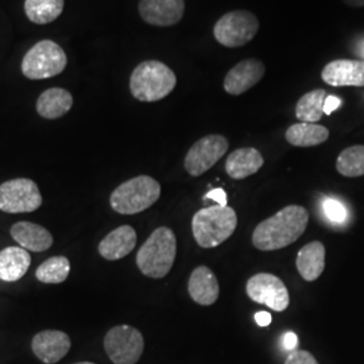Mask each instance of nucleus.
Segmentation results:
<instances>
[{
	"mask_svg": "<svg viewBox=\"0 0 364 364\" xmlns=\"http://www.w3.org/2000/svg\"><path fill=\"white\" fill-rule=\"evenodd\" d=\"M309 221L308 210L301 205H287L262 221L252 234V245L260 251H275L297 242Z\"/></svg>",
	"mask_w": 364,
	"mask_h": 364,
	"instance_id": "1",
	"label": "nucleus"
},
{
	"mask_svg": "<svg viewBox=\"0 0 364 364\" xmlns=\"http://www.w3.org/2000/svg\"><path fill=\"white\" fill-rule=\"evenodd\" d=\"M177 76L161 61H144L134 69L130 77L131 95L144 103H154L174 91Z\"/></svg>",
	"mask_w": 364,
	"mask_h": 364,
	"instance_id": "2",
	"label": "nucleus"
},
{
	"mask_svg": "<svg viewBox=\"0 0 364 364\" xmlns=\"http://www.w3.org/2000/svg\"><path fill=\"white\" fill-rule=\"evenodd\" d=\"M177 255V239L168 227H159L139 248L136 264L141 273L159 279L169 274Z\"/></svg>",
	"mask_w": 364,
	"mask_h": 364,
	"instance_id": "3",
	"label": "nucleus"
},
{
	"mask_svg": "<svg viewBox=\"0 0 364 364\" xmlns=\"http://www.w3.org/2000/svg\"><path fill=\"white\" fill-rule=\"evenodd\" d=\"M237 227V216L230 207H207L196 212L192 219V232L200 247L220 246L234 235Z\"/></svg>",
	"mask_w": 364,
	"mask_h": 364,
	"instance_id": "4",
	"label": "nucleus"
},
{
	"mask_svg": "<svg viewBox=\"0 0 364 364\" xmlns=\"http://www.w3.org/2000/svg\"><path fill=\"white\" fill-rule=\"evenodd\" d=\"M161 197V185L150 176L123 182L111 193L109 204L120 215H136L153 207Z\"/></svg>",
	"mask_w": 364,
	"mask_h": 364,
	"instance_id": "5",
	"label": "nucleus"
},
{
	"mask_svg": "<svg viewBox=\"0 0 364 364\" xmlns=\"http://www.w3.org/2000/svg\"><path fill=\"white\" fill-rule=\"evenodd\" d=\"M64 49L49 39L36 43L22 60V73L30 80H42L61 75L66 68Z\"/></svg>",
	"mask_w": 364,
	"mask_h": 364,
	"instance_id": "6",
	"label": "nucleus"
},
{
	"mask_svg": "<svg viewBox=\"0 0 364 364\" xmlns=\"http://www.w3.org/2000/svg\"><path fill=\"white\" fill-rule=\"evenodd\" d=\"M259 31V21L248 10L224 14L213 27V37L221 46L234 49L247 45Z\"/></svg>",
	"mask_w": 364,
	"mask_h": 364,
	"instance_id": "7",
	"label": "nucleus"
},
{
	"mask_svg": "<svg viewBox=\"0 0 364 364\" xmlns=\"http://www.w3.org/2000/svg\"><path fill=\"white\" fill-rule=\"evenodd\" d=\"M105 350L114 364L138 363L144 353V336L134 326H114L105 335Z\"/></svg>",
	"mask_w": 364,
	"mask_h": 364,
	"instance_id": "8",
	"label": "nucleus"
},
{
	"mask_svg": "<svg viewBox=\"0 0 364 364\" xmlns=\"http://www.w3.org/2000/svg\"><path fill=\"white\" fill-rule=\"evenodd\" d=\"M42 205L38 185L28 178H15L0 185V210L30 213Z\"/></svg>",
	"mask_w": 364,
	"mask_h": 364,
	"instance_id": "9",
	"label": "nucleus"
},
{
	"mask_svg": "<svg viewBox=\"0 0 364 364\" xmlns=\"http://www.w3.org/2000/svg\"><path fill=\"white\" fill-rule=\"evenodd\" d=\"M230 142L225 136L219 134L207 135L198 139L188 151L183 161L185 170L192 177H200L210 168H213L225 153L228 151Z\"/></svg>",
	"mask_w": 364,
	"mask_h": 364,
	"instance_id": "10",
	"label": "nucleus"
},
{
	"mask_svg": "<svg viewBox=\"0 0 364 364\" xmlns=\"http://www.w3.org/2000/svg\"><path fill=\"white\" fill-rule=\"evenodd\" d=\"M246 291L254 302L266 305L275 312H284L290 304L287 285L274 274H255L248 279Z\"/></svg>",
	"mask_w": 364,
	"mask_h": 364,
	"instance_id": "11",
	"label": "nucleus"
},
{
	"mask_svg": "<svg viewBox=\"0 0 364 364\" xmlns=\"http://www.w3.org/2000/svg\"><path fill=\"white\" fill-rule=\"evenodd\" d=\"M266 73V66L258 58H247L236 65L224 77V91L239 96L254 88Z\"/></svg>",
	"mask_w": 364,
	"mask_h": 364,
	"instance_id": "12",
	"label": "nucleus"
},
{
	"mask_svg": "<svg viewBox=\"0 0 364 364\" xmlns=\"http://www.w3.org/2000/svg\"><path fill=\"white\" fill-rule=\"evenodd\" d=\"M139 15L153 26L177 25L185 14V0H139Z\"/></svg>",
	"mask_w": 364,
	"mask_h": 364,
	"instance_id": "13",
	"label": "nucleus"
},
{
	"mask_svg": "<svg viewBox=\"0 0 364 364\" xmlns=\"http://www.w3.org/2000/svg\"><path fill=\"white\" fill-rule=\"evenodd\" d=\"M70 338L61 331H42L31 341V350L45 364L58 363L70 350Z\"/></svg>",
	"mask_w": 364,
	"mask_h": 364,
	"instance_id": "14",
	"label": "nucleus"
},
{
	"mask_svg": "<svg viewBox=\"0 0 364 364\" xmlns=\"http://www.w3.org/2000/svg\"><path fill=\"white\" fill-rule=\"evenodd\" d=\"M321 78L332 87H364V61L335 60L326 64Z\"/></svg>",
	"mask_w": 364,
	"mask_h": 364,
	"instance_id": "15",
	"label": "nucleus"
},
{
	"mask_svg": "<svg viewBox=\"0 0 364 364\" xmlns=\"http://www.w3.org/2000/svg\"><path fill=\"white\" fill-rule=\"evenodd\" d=\"M189 296L203 306L213 305L220 294V287L215 273L207 266H198L191 274L188 282Z\"/></svg>",
	"mask_w": 364,
	"mask_h": 364,
	"instance_id": "16",
	"label": "nucleus"
},
{
	"mask_svg": "<svg viewBox=\"0 0 364 364\" xmlns=\"http://www.w3.org/2000/svg\"><path fill=\"white\" fill-rule=\"evenodd\" d=\"M10 232L14 240L27 251L43 252L53 246L52 234L42 225L30 221H19L14 224Z\"/></svg>",
	"mask_w": 364,
	"mask_h": 364,
	"instance_id": "17",
	"label": "nucleus"
},
{
	"mask_svg": "<svg viewBox=\"0 0 364 364\" xmlns=\"http://www.w3.org/2000/svg\"><path fill=\"white\" fill-rule=\"evenodd\" d=\"M136 246V232L131 225H122L105 236L99 245V254L107 260H119Z\"/></svg>",
	"mask_w": 364,
	"mask_h": 364,
	"instance_id": "18",
	"label": "nucleus"
},
{
	"mask_svg": "<svg viewBox=\"0 0 364 364\" xmlns=\"http://www.w3.org/2000/svg\"><path fill=\"white\" fill-rule=\"evenodd\" d=\"M264 159L254 147H242L232 151L225 161V171L234 180H245L259 171Z\"/></svg>",
	"mask_w": 364,
	"mask_h": 364,
	"instance_id": "19",
	"label": "nucleus"
},
{
	"mask_svg": "<svg viewBox=\"0 0 364 364\" xmlns=\"http://www.w3.org/2000/svg\"><path fill=\"white\" fill-rule=\"evenodd\" d=\"M299 275L306 281H316L326 269V247L321 242H311L301 248L296 260Z\"/></svg>",
	"mask_w": 364,
	"mask_h": 364,
	"instance_id": "20",
	"label": "nucleus"
},
{
	"mask_svg": "<svg viewBox=\"0 0 364 364\" xmlns=\"http://www.w3.org/2000/svg\"><path fill=\"white\" fill-rule=\"evenodd\" d=\"M31 264L28 251L21 247H7L0 251V279L16 282L25 277Z\"/></svg>",
	"mask_w": 364,
	"mask_h": 364,
	"instance_id": "21",
	"label": "nucleus"
},
{
	"mask_svg": "<svg viewBox=\"0 0 364 364\" xmlns=\"http://www.w3.org/2000/svg\"><path fill=\"white\" fill-rule=\"evenodd\" d=\"M73 97L64 88H50L43 92L37 102V111L45 119H58L70 111Z\"/></svg>",
	"mask_w": 364,
	"mask_h": 364,
	"instance_id": "22",
	"label": "nucleus"
},
{
	"mask_svg": "<svg viewBox=\"0 0 364 364\" xmlns=\"http://www.w3.org/2000/svg\"><path fill=\"white\" fill-rule=\"evenodd\" d=\"M287 142L296 147H313L324 144L329 138V130L316 123H297L290 126L285 134Z\"/></svg>",
	"mask_w": 364,
	"mask_h": 364,
	"instance_id": "23",
	"label": "nucleus"
},
{
	"mask_svg": "<svg viewBox=\"0 0 364 364\" xmlns=\"http://www.w3.org/2000/svg\"><path fill=\"white\" fill-rule=\"evenodd\" d=\"M326 90H313L305 93L296 105V117L302 123H317L324 117V105L326 99Z\"/></svg>",
	"mask_w": 364,
	"mask_h": 364,
	"instance_id": "24",
	"label": "nucleus"
},
{
	"mask_svg": "<svg viewBox=\"0 0 364 364\" xmlns=\"http://www.w3.org/2000/svg\"><path fill=\"white\" fill-rule=\"evenodd\" d=\"M64 4V0H26L25 13L33 23L48 25L63 14Z\"/></svg>",
	"mask_w": 364,
	"mask_h": 364,
	"instance_id": "25",
	"label": "nucleus"
},
{
	"mask_svg": "<svg viewBox=\"0 0 364 364\" xmlns=\"http://www.w3.org/2000/svg\"><path fill=\"white\" fill-rule=\"evenodd\" d=\"M70 273V262L66 257H53L45 260L36 272L42 284H63Z\"/></svg>",
	"mask_w": 364,
	"mask_h": 364,
	"instance_id": "26",
	"label": "nucleus"
},
{
	"mask_svg": "<svg viewBox=\"0 0 364 364\" xmlns=\"http://www.w3.org/2000/svg\"><path fill=\"white\" fill-rule=\"evenodd\" d=\"M336 169L344 177L364 176V146H352L343 150L338 156Z\"/></svg>",
	"mask_w": 364,
	"mask_h": 364,
	"instance_id": "27",
	"label": "nucleus"
},
{
	"mask_svg": "<svg viewBox=\"0 0 364 364\" xmlns=\"http://www.w3.org/2000/svg\"><path fill=\"white\" fill-rule=\"evenodd\" d=\"M323 210L326 219L333 224H344L348 219V212L341 201L333 197H326L323 201Z\"/></svg>",
	"mask_w": 364,
	"mask_h": 364,
	"instance_id": "28",
	"label": "nucleus"
},
{
	"mask_svg": "<svg viewBox=\"0 0 364 364\" xmlns=\"http://www.w3.org/2000/svg\"><path fill=\"white\" fill-rule=\"evenodd\" d=\"M285 364H318V362L311 352L294 350L289 353Z\"/></svg>",
	"mask_w": 364,
	"mask_h": 364,
	"instance_id": "29",
	"label": "nucleus"
},
{
	"mask_svg": "<svg viewBox=\"0 0 364 364\" xmlns=\"http://www.w3.org/2000/svg\"><path fill=\"white\" fill-rule=\"evenodd\" d=\"M205 198L216 201V203H218V205H220V207H227V193H225L223 189H220V188H218V189H212L210 192L207 193Z\"/></svg>",
	"mask_w": 364,
	"mask_h": 364,
	"instance_id": "30",
	"label": "nucleus"
},
{
	"mask_svg": "<svg viewBox=\"0 0 364 364\" xmlns=\"http://www.w3.org/2000/svg\"><path fill=\"white\" fill-rule=\"evenodd\" d=\"M341 100L336 97V96H333V95H329V96H326V105H324V114L326 115H331L333 111H336L338 107L341 105Z\"/></svg>",
	"mask_w": 364,
	"mask_h": 364,
	"instance_id": "31",
	"label": "nucleus"
},
{
	"mask_svg": "<svg viewBox=\"0 0 364 364\" xmlns=\"http://www.w3.org/2000/svg\"><path fill=\"white\" fill-rule=\"evenodd\" d=\"M297 344H299V338L296 333L293 332H287L284 336V348L287 351H294L297 348Z\"/></svg>",
	"mask_w": 364,
	"mask_h": 364,
	"instance_id": "32",
	"label": "nucleus"
},
{
	"mask_svg": "<svg viewBox=\"0 0 364 364\" xmlns=\"http://www.w3.org/2000/svg\"><path fill=\"white\" fill-rule=\"evenodd\" d=\"M255 321L259 326H267L272 324L273 317L272 314L267 312H258L255 313Z\"/></svg>",
	"mask_w": 364,
	"mask_h": 364,
	"instance_id": "33",
	"label": "nucleus"
},
{
	"mask_svg": "<svg viewBox=\"0 0 364 364\" xmlns=\"http://www.w3.org/2000/svg\"><path fill=\"white\" fill-rule=\"evenodd\" d=\"M343 3L352 9H360L364 7V0H343Z\"/></svg>",
	"mask_w": 364,
	"mask_h": 364,
	"instance_id": "34",
	"label": "nucleus"
},
{
	"mask_svg": "<svg viewBox=\"0 0 364 364\" xmlns=\"http://www.w3.org/2000/svg\"><path fill=\"white\" fill-rule=\"evenodd\" d=\"M355 54H358L359 57H362L364 61V41H362V42L358 45V49H356Z\"/></svg>",
	"mask_w": 364,
	"mask_h": 364,
	"instance_id": "35",
	"label": "nucleus"
},
{
	"mask_svg": "<svg viewBox=\"0 0 364 364\" xmlns=\"http://www.w3.org/2000/svg\"><path fill=\"white\" fill-rule=\"evenodd\" d=\"M75 364H95V363H91V362H80V363H75Z\"/></svg>",
	"mask_w": 364,
	"mask_h": 364,
	"instance_id": "36",
	"label": "nucleus"
}]
</instances>
